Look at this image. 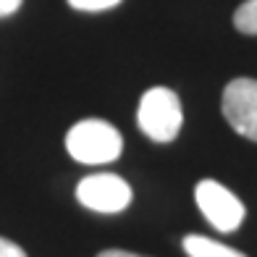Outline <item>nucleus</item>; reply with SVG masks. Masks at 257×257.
<instances>
[{
  "mask_svg": "<svg viewBox=\"0 0 257 257\" xmlns=\"http://www.w3.org/2000/svg\"><path fill=\"white\" fill-rule=\"evenodd\" d=\"M76 200L87 210L102 215H115L132 205V186L115 173H95L76 184Z\"/></svg>",
  "mask_w": 257,
  "mask_h": 257,
  "instance_id": "20e7f679",
  "label": "nucleus"
},
{
  "mask_svg": "<svg viewBox=\"0 0 257 257\" xmlns=\"http://www.w3.org/2000/svg\"><path fill=\"white\" fill-rule=\"evenodd\" d=\"M68 3H71V8H76V11H89V14H95V11L115 8L121 0H68Z\"/></svg>",
  "mask_w": 257,
  "mask_h": 257,
  "instance_id": "6e6552de",
  "label": "nucleus"
},
{
  "mask_svg": "<svg viewBox=\"0 0 257 257\" xmlns=\"http://www.w3.org/2000/svg\"><path fill=\"white\" fill-rule=\"evenodd\" d=\"M184 252L189 257H247L239 249L228 247V244H220L210 236H200V233L184 236Z\"/></svg>",
  "mask_w": 257,
  "mask_h": 257,
  "instance_id": "423d86ee",
  "label": "nucleus"
},
{
  "mask_svg": "<svg viewBox=\"0 0 257 257\" xmlns=\"http://www.w3.org/2000/svg\"><path fill=\"white\" fill-rule=\"evenodd\" d=\"M223 115L236 134L257 142V79H233L223 89Z\"/></svg>",
  "mask_w": 257,
  "mask_h": 257,
  "instance_id": "39448f33",
  "label": "nucleus"
},
{
  "mask_svg": "<svg viewBox=\"0 0 257 257\" xmlns=\"http://www.w3.org/2000/svg\"><path fill=\"white\" fill-rule=\"evenodd\" d=\"M194 202L207 218V223L218 228L220 233L236 231L244 223V215H247L244 202L215 179H202L194 186Z\"/></svg>",
  "mask_w": 257,
  "mask_h": 257,
  "instance_id": "7ed1b4c3",
  "label": "nucleus"
},
{
  "mask_svg": "<svg viewBox=\"0 0 257 257\" xmlns=\"http://www.w3.org/2000/svg\"><path fill=\"white\" fill-rule=\"evenodd\" d=\"M0 257H27V252L21 249L19 244H14L11 239L0 236Z\"/></svg>",
  "mask_w": 257,
  "mask_h": 257,
  "instance_id": "1a4fd4ad",
  "label": "nucleus"
},
{
  "mask_svg": "<svg viewBox=\"0 0 257 257\" xmlns=\"http://www.w3.org/2000/svg\"><path fill=\"white\" fill-rule=\"evenodd\" d=\"M19 8H21V0H0V19L16 14Z\"/></svg>",
  "mask_w": 257,
  "mask_h": 257,
  "instance_id": "9d476101",
  "label": "nucleus"
},
{
  "mask_svg": "<svg viewBox=\"0 0 257 257\" xmlns=\"http://www.w3.org/2000/svg\"><path fill=\"white\" fill-rule=\"evenodd\" d=\"M66 150L76 163L84 166H105L121 158L123 137L113 123L102 118H87L68 128Z\"/></svg>",
  "mask_w": 257,
  "mask_h": 257,
  "instance_id": "f257e3e1",
  "label": "nucleus"
},
{
  "mask_svg": "<svg viewBox=\"0 0 257 257\" xmlns=\"http://www.w3.org/2000/svg\"><path fill=\"white\" fill-rule=\"evenodd\" d=\"M233 27L244 34H257V0H247L233 14Z\"/></svg>",
  "mask_w": 257,
  "mask_h": 257,
  "instance_id": "0eeeda50",
  "label": "nucleus"
},
{
  "mask_svg": "<svg viewBox=\"0 0 257 257\" xmlns=\"http://www.w3.org/2000/svg\"><path fill=\"white\" fill-rule=\"evenodd\" d=\"M181 100L168 87H153L139 100L137 123L153 142H171L181 132Z\"/></svg>",
  "mask_w": 257,
  "mask_h": 257,
  "instance_id": "f03ea898",
  "label": "nucleus"
},
{
  "mask_svg": "<svg viewBox=\"0 0 257 257\" xmlns=\"http://www.w3.org/2000/svg\"><path fill=\"white\" fill-rule=\"evenodd\" d=\"M97 257H139V254H132V252H123V249H105V252H100Z\"/></svg>",
  "mask_w": 257,
  "mask_h": 257,
  "instance_id": "9b49d317",
  "label": "nucleus"
}]
</instances>
